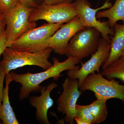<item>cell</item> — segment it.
Here are the masks:
<instances>
[{"mask_svg":"<svg viewBox=\"0 0 124 124\" xmlns=\"http://www.w3.org/2000/svg\"><path fill=\"white\" fill-rule=\"evenodd\" d=\"M63 91L57 100V110L64 115V120L69 124L75 123L76 106L81 94L79 88V81L68 77L62 84Z\"/></svg>","mask_w":124,"mask_h":124,"instance_id":"9c48e42d","label":"cell"},{"mask_svg":"<svg viewBox=\"0 0 124 124\" xmlns=\"http://www.w3.org/2000/svg\"><path fill=\"white\" fill-rule=\"evenodd\" d=\"M53 64L49 69L39 73H32L28 72L24 74H17L14 71L10 72L13 81L21 85L19 94L20 100L26 99L32 93L40 92L41 86L40 85L46 80L53 78L57 81L62 76L61 73L64 71L79 69L76 66L79 61L75 57H68L64 61L60 62L58 58H54Z\"/></svg>","mask_w":124,"mask_h":124,"instance_id":"6da1fadb","label":"cell"},{"mask_svg":"<svg viewBox=\"0 0 124 124\" xmlns=\"http://www.w3.org/2000/svg\"><path fill=\"white\" fill-rule=\"evenodd\" d=\"M100 73L108 79H117L124 82V56L112 62Z\"/></svg>","mask_w":124,"mask_h":124,"instance_id":"2e32d148","label":"cell"},{"mask_svg":"<svg viewBox=\"0 0 124 124\" xmlns=\"http://www.w3.org/2000/svg\"><path fill=\"white\" fill-rule=\"evenodd\" d=\"M13 81L10 73L5 76V87L4 88L2 104L0 108V124H19L13 108L10 105L9 97V85Z\"/></svg>","mask_w":124,"mask_h":124,"instance_id":"5bb4252c","label":"cell"},{"mask_svg":"<svg viewBox=\"0 0 124 124\" xmlns=\"http://www.w3.org/2000/svg\"><path fill=\"white\" fill-rule=\"evenodd\" d=\"M53 51L51 48L42 51L31 53L18 51L7 47L2 54L3 59L0 62L4 68L6 74L11 71L26 66H35L46 70L53 65L48 60Z\"/></svg>","mask_w":124,"mask_h":124,"instance_id":"7a4b0ae2","label":"cell"},{"mask_svg":"<svg viewBox=\"0 0 124 124\" xmlns=\"http://www.w3.org/2000/svg\"><path fill=\"white\" fill-rule=\"evenodd\" d=\"M110 50V42L102 37L98 49L91 55V58L84 63H82L79 69L68 70V76L72 79H78L79 86L89 74L95 72L99 73L100 67L102 66L108 59Z\"/></svg>","mask_w":124,"mask_h":124,"instance_id":"30bf717a","label":"cell"},{"mask_svg":"<svg viewBox=\"0 0 124 124\" xmlns=\"http://www.w3.org/2000/svg\"><path fill=\"white\" fill-rule=\"evenodd\" d=\"M2 13H1V12L0 11V15Z\"/></svg>","mask_w":124,"mask_h":124,"instance_id":"484cf974","label":"cell"},{"mask_svg":"<svg viewBox=\"0 0 124 124\" xmlns=\"http://www.w3.org/2000/svg\"><path fill=\"white\" fill-rule=\"evenodd\" d=\"M6 23L5 20V15L1 14L0 15V37L3 32L5 30Z\"/></svg>","mask_w":124,"mask_h":124,"instance_id":"cb8c5ba5","label":"cell"},{"mask_svg":"<svg viewBox=\"0 0 124 124\" xmlns=\"http://www.w3.org/2000/svg\"><path fill=\"white\" fill-rule=\"evenodd\" d=\"M19 1L28 7L35 8L38 6L34 0H19Z\"/></svg>","mask_w":124,"mask_h":124,"instance_id":"603a6c76","label":"cell"},{"mask_svg":"<svg viewBox=\"0 0 124 124\" xmlns=\"http://www.w3.org/2000/svg\"><path fill=\"white\" fill-rule=\"evenodd\" d=\"M78 16L74 2L69 4L47 5L42 3L34 8L30 14L31 22L44 20L48 23H62L69 22Z\"/></svg>","mask_w":124,"mask_h":124,"instance_id":"52a82bcc","label":"cell"},{"mask_svg":"<svg viewBox=\"0 0 124 124\" xmlns=\"http://www.w3.org/2000/svg\"><path fill=\"white\" fill-rule=\"evenodd\" d=\"M74 120L78 124H89L85 120L79 117L75 116L74 117Z\"/></svg>","mask_w":124,"mask_h":124,"instance_id":"d4e9b609","label":"cell"},{"mask_svg":"<svg viewBox=\"0 0 124 124\" xmlns=\"http://www.w3.org/2000/svg\"><path fill=\"white\" fill-rule=\"evenodd\" d=\"M34 8L27 7L20 1L5 15L6 37L8 47L27 31L37 26L35 22L29 20Z\"/></svg>","mask_w":124,"mask_h":124,"instance_id":"277c9868","label":"cell"},{"mask_svg":"<svg viewBox=\"0 0 124 124\" xmlns=\"http://www.w3.org/2000/svg\"><path fill=\"white\" fill-rule=\"evenodd\" d=\"M79 88L81 91H93L97 99L107 101L117 99L124 103V85L120 84L115 79H106L100 73L89 74Z\"/></svg>","mask_w":124,"mask_h":124,"instance_id":"5b68a950","label":"cell"},{"mask_svg":"<svg viewBox=\"0 0 124 124\" xmlns=\"http://www.w3.org/2000/svg\"><path fill=\"white\" fill-rule=\"evenodd\" d=\"M57 86L55 82H52L46 86H41L39 96L33 95L29 98V103L36 108V118L40 124H50L47 113L54 103L53 100L50 97V93Z\"/></svg>","mask_w":124,"mask_h":124,"instance_id":"7c38bea8","label":"cell"},{"mask_svg":"<svg viewBox=\"0 0 124 124\" xmlns=\"http://www.w3.org/2000/svg\"><path fill=\"white\" fill-rule=\"evenodd\" d=\"M76 117L83 119L89 124H94L93 117L87 105H79L77 104L76 106Z\"/></svg>","mask_w":124,"mask_h":124,"instance_id":"ac0fdd59","label":"cell"},{"mask_svg":"<svg viewBox=\"0 0 124 124\" xmlns=\"http://www.w3.org/2000/svg\"><path fill=\"white\" fill-rule=\"evenodd\" d=\"M114 34L111 39L110 50L108 59L102 66V70L119 58L124 56V23H116Z\"/></svg>","mask_w":124,"mask_h":124,"instance_id":"4fadbf2b","label":"cell"},{"mask_svg":"<svg viewBox=\"0 0 124 124\" xmlns=\"http://www.w3.org/2000/svg\"><path fill=\"white\" fill-rule=\"evenodd\" d=\"M109 0H107L101 6L93 9L91 5L87 0H76L74 3L76 8L78 16L80 18L82 24L85 27L94 28L101 33L102 37L111 42L110 36L114 34L113 28L109 25L108 21L100 22L97 20L96 14L98 11L104 9H108L112 6Z\"/></svg>","mask_w":124,"mask_h":124,"instance_id":"ba28073f","label":"cell"},{"mask_svg":"<svg viewBox=\"0 0 124 124\" xmlns=\"http://www.w3.org/2000/svg\"><path fill=\"white\" fill-rule=\"evenodd\" d=\"M5 30L0 37V57L1 55H2L5 49L8 47L7 44Z\"/></svg>","mask_w":124,"mask_h":124,"instance_id":"7402d4cb","label":"cell"},{"mask_svg":"<svg viewBox=\"0 0 124 124\" xmlns=\"http://www.w3.org/2000/svg\"><path fill=\"white\" fill-rule=\"evenodd\" d=\"M75 0H43V3L51 5L69 4L74 2Z\"/></svg>","mask_w":124,"mask_h":124,"instance_id":"44dd1931","label":"cell"},{"mask_svg":"<svg viewBox=\"0 0 124 124\" xmlns=\"http://www.w3.org/2000/svg\"><path fill=\"white\" fill-rule=\"evenodd\" d=\"M62 23H46L30 29L14 41L9 47L18 51L36 53L47 48V40Z\"/></svg>","mask_w":124,"mask_h":124,"instance_id":"3957f363","label":"cell"},{"mask_svg":"<svg viewBox=\"0 0 124 124\" xmlns=\"http://www.w3.org/2000/svg\"><path fill=\"white\" fill-rule=\"evenodd\" d=\"M85 27L77 16L69 22L63 24L49 39L46 42L47 48H51L59 55H64L70 40L78 31Z\"/></svg>","mask_w":124,"mask_h":124,"instance_id":"8fae6325","label":"cell"},{"mask_svg":"<svg viewBox=\"0 0 124 124\" xmlns=\"http://www.w3.org/2000/svg\"><path fill=\"white\" fill-rule=\"evenodd\" d=\"M6 75L4 68L0 63V108L1 106L4 94V82Z\"/></svg>","mask_w":124,"mask_h":124,"instance_id":"ffe728a7","label":"cell"},{"mask_svg":"<svg viewBox=\"0 0 124 124\" xmlns=\"http://www.w3.org/2000/svg\"><path fill=\"white\" fill-rule=\"evenodd\" d=\"M19 1V0H0V11L6 14L13 8Z\"/></svg>","mask_w":124,"mask_h":124,"instance_id":"d6986e66","label":"cell"},{"mask_svg":"<svg viewBox=\"0 0 124 124\" xmlns=\"http://www.w3.org/2000/svg\"><path fill=\"white\" fill-rule=\"evenodd\" d=\"M100 35L94 28L85 27L80 30L70 40L64 55L76 58L79 62L92 55L99 46Z\"/></svg>","mask_w":124,"mask_h":124,"instance_id":"8992f818","label":"cell"},{"mask_svg":"<svg viewBox=\"0 0 124 124\" xmlns=\"http://www.w3.org/2000/svg\"><path fill=\"white\" fill-rule=\"evenodd\" d=\"M96 17L97 19L107 18L109 25L112 28L118 21H122L124 23V0H116L110 8L98 11Z\"/></svg>","mask_w":124,"mask_h":124,"instance_id":"9a60e30c","label":"cell"},{"mask_svg":"<svg viewBox=\"0 0 124 124\" xmlns=\"http://www.w3.org/2000/svg\"><path fill=\"white\" fill-rule=\"evenodd\" d=\"M107 101L103 99H97L92 103L87 105L93 117L94 124H100L106 119L108 115Z\"/></svg>","mask_w":124,"mask_h":124,"instance_id":"e0dca14e","label":"cell"}]
</instances>
